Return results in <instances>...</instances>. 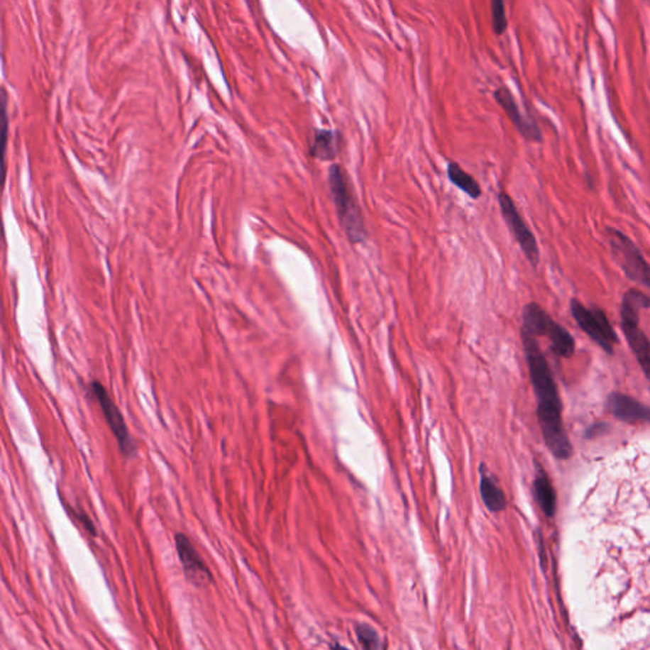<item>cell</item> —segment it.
<instances>
[{"instance_id": "1", "label": "cell", "mask_w": 650, "mask_h": 650, "mask_svg": "<svg viewBox=\"0 0 650 650\" xmlns=\"http://www.w3.org/2000/svg\"><path fill=\"white\" fill-rule=\"evenodd\" d=\"M524 358L536 397V414L545 445L558 460L572 456V445L564 428L558 386L541 347L527 331H521Z\"/></svg>"}, {"instance_id": "14", "label": "cell", "mask_w": 650, "mask_h": 650, "mask_svg": "<svg viewBox=\"0 0 650 650\" xmlns=\"http://www.w3.org/2000/svg\"><path fill=\"white\" fill-rule=\"evenodd\" d=\"M532 487L536 502L541 508V511L548 517H553L556 511V493L553 484L550 482V478L541 465H536L535 479Z\"/></svg>"}, {"instance_id": "13", "label": "cell", "mask_w": 650, "mask_h": 650, "mask_svg": "<svg viewBox=\"0 0 650 650\" xmlns=\"http://www.w3.org/2000/svg\"><path fill=\"white\" fill-rule=\"evenodd\" d=\"M341 133L328 128H315L309 155L320 162H334L341 151Z\"/></svg>"}, {"instance_id": "6", "label": "cell", "mask_w": 650, "mask_h": 650, "mask_svg": "<svg viewBox=\"0 0 650 650\" xmlns=\"http://www.w3.org/2000/svg\"><path fill=\"white\" fill-rule=\"evenodd\" d=\"M87 392L91 397L96 399L97 403L99 404L104 419L107 422L111 432L115 436L116 441L119 444L121 453L125 458L135 456L138 451L136 444L130 434V429L127 427L126 422L121 413L120 408L116 405L114 399L107 392V389L99 381L93 380L88 384Z\"/></svg>"}, {"instance_id": "18", "label": "cell", "mask_w": 650, "mask_h": 650, "mask_svg": "<svg viewBox=\"0 0 650 650\" xmlns=\"http://www.w3.org/2000/svg\"><path fill=\"white\" fill-rule=\"evenodd\" d=\"M72 512L75 514V517H77L79 522L84 526L85 530L88 531L91 535H96V527L92 522L91 518L88 517L84 512H74L72 509Z\"/></svg>"}, {"instance_id": "4", "label": "cell", "mask_w": 650, "mask_h": 650, "mask_svg": "<svg viewBox=\"0 0 650 650\" xmlns=\"http://www.w3.org/2000/svg\"><path fill=\"white\" fill-rule=\"evenodd\" d=\"M522 331L534 337H544L550 342L555 355L569 358L575 351L574 338L566 328L556 323L539 304L529 302L522 310Z\"/></svg>"}, {"instance_id": "7", "label": "cell", "mask_w": 650, "mask_h": 650, "mask_svg": "<svg viewBox=\"0 0 650 650\" xmlns=\"http://www.w3.org/2000/svg\"><path fill=\"white\" fill-rule=\"evenodd\" d=\"M571 312L579 326L597 344H600L603 351L612 353L615 346L619 342V337L606 314L598 307H584L577 299H573L571 302Z\"/></svg>"}, {"instance_id": "16", "label": "cell", "mask_w": 650, "mask_h": 650, "mask_svg": "<svg viewBox=\"0 0 650 650\" xmlns=\"http://www.w3.org/2000/svg\"><path fill=\"white\" fill-rule=\"evenodd\" d=\"M356 635L360 641L362 650H381V639H380L379 634L368 624L357 625Z\"/></svg>"}, {"instance_id": "5", "label": "cell", "mask_w": 650, "mask_h": 650, "mask_svg": "<svg viewBox=\"0 0 650 650\" xmlns=\"http://www.w3.org/2000/svg\"><path fill=\"white\" fill-rule=\"evenodd\" d=\"M606 239L610 246L611 255L620 265L630 281L643 287L650 289V263L644 258L640 248L624 231L607 226Z\"/></svg>"}, {"instance_id": "17", "label": "cell", "mask_w": 650, "mask_h": 650, "mask_svg": "<svg viewBox=\"0 0 650 650\" xmlns=\"http://www.w3.org/2000/svg\"><path fill=\"white\" fill-rule=\"evenodd\" d=\"M492 12V28L495 36L505 35L508 28V19L506 14V4L502 0H492L490 3Z\"/></svg>"}, {"instance_id": "15", "label": "cell", "mask_w": 650, "mask_h": 650, "mask_svg": "<svg viewBox=\"0 0 650 650\" xmlns=\"http://www.w3.org/2000/svg\"><path fill=\"white\" fill-rule=\"evenodd\" d=\"M447 178L452 184L458 187L463 192L466 193L470 199H479L483 196V189L473 175L465 172L458 165V162H450L447 164Z\"/></svg>"}, {"instance_id": "12", "label": "cell", "mask_w": 650, "mask_h": 650, "mask_svg": "<svg viewBox=\"0 0 650 650\" xmlns=\"http://www.w3.org/2000/svg\"><path fill=\"white\" fill-rule=\"evenodd\" d=\"M479 492L488 511L500 513L507 508V497L498 479L488 469L487 464L479 465Z\"/></svg>"}, {"instance_id": "9", "label": "cell", "mask_w": 650, "mask_h": 650, "mask_svg": "<svg viewBox=\"0 0 650 650\" xmlns=\"http://www.w3.org/2000/svg\"><path fill=\"white\" fill-rule=\"evenodd\" d=\"M175 549L187 579L197 587H205L212 582V573L199 556L191 540L184 534H175Z\"/></svg>"}, {"instance_id": "2", "label": "cell", "mask_w": 650, "mask_h": 650, "mask_svg": "<svg viewBox=\"0 0 650 650\" xmlns=\"http://www.w3.org/2000/svg\"><path fill=\"white\" fill-rule=\"evenodd\" d=\"M328 183L339 225L349 243L353 246L365 243L368 238L365 217L342 165L337 162L331 164L328 172Z\"/></svg>"}, {"instance_id": "3", "label": "cell", "mask_w": 650, "mask_h": 650, "mask_svg": "<svg viewBox=\"0 0 650 650\" xmlns=\"http://www.w3.org/2000/svg\"><path fill=\"white\" fill-rule=\"evenodd\" d=\"M650 296L638 289L627 290L621 302V326L632 353L650 381V341L639 328L640 310L649 309Z\"/></svg>"}, {"instance_id": "11", "label": "cell", "mask_w": 650, "mask_h": 650, "mask_svg": "<svg viewBox=\"0 0 650 650\" xmlns=\"http://www.w3.org/2000/svg\"><path fill=\"white\" fill-rule=\"evenodd\" d=\"M607 409L615 418L627 423H650L649 408L620 392H614L608 397Z\"/></svg>"}, {"instance_id": "10", "label": "cell", "mask_w": 650, "mask_h": 650, "mask_svg": "<svg viewBox=\"0 0 650 650\" xmlns=\"http://www.w3.org/2000/svg\"><path fill=\"white\" fill-rule=\"evenodd\" d=\"M493 96L495 102L498 103L500 109L505 111L512 125L516 127V130L524 139L527 141H534V143H541L542 133L540 127L535 121L521 112L514 97L507 87L502 85L500 88H497Z\"/></svg>"}, {"instance_id": "8", "label": "cell", "mask_w": 650, "mask_h": 650, "mask_svg": "<svg viewBox=\"0 0 650 650\" xmlns=\"http://www.w3.org/2000/svg\"><path fill=\"white\" fill-rule=\"evenodd\" d=\"M502 217L506 221L507 228L511 231L512 236L517 241L522 253L526 259L530 262L532 267H537L540 263V248L536 241V236L532 230L527 226L522 215L519 214L517 206L512 199L508 193L502 191L498 194Z\"/></svg>"}]
</instances>
